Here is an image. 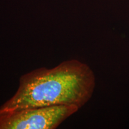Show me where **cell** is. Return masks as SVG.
Masks as SVG:
<instances>
[{
	"mask_svg": "<svg viewBox=\"0 0 129 129\" xmlns=\"http://www.w3.org/2000/svg\"><path fill=\"white\" fill-rule=\"evenodd\" d=\"M96 78L88 64L77 59L64 60L51 69L41 68L22 75L13 96L0 107V116L41 106L82 108L91 99Z\"/></svg>",
	"mask_w": 129,
	"mask_h": 129,
	"instance_id": "cell-1",
	"label": "cell"
},
{
	"mask_svg": "<svg viewBox=\"0 0 129 129\" xmlns=\"http://www.w3.org/2000/svg\"><path fill=\"white\" fill-rule=\"evenodd\" d=\"M79 109L69 105L23 109L0 116V129H55Z\"/></svg>",
	"mask_w": 129,
	"mask_h": 129,
	"instance_id": "cell-2",
	"label": "cell"
}]
</instances>
